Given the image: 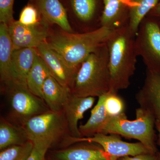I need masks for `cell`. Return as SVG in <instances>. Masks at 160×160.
Returning <instances> with one entry per match:
<instances>
[{
	"instance_id": "1",
	"label": "cell",
	"mask_w": 160,
	"mask_h": 160,
	"mask_svg": "<svg viewBox=\"0 0 160 160\" xmlns=\"http://www.w3.org/2000/svg\"><path fill=\"white\" fill-rule=\"evenodd\" d=\"M135 34L128 26L112 31L106 42L109 55V91L127 89L137 62Z\"/></svg>"
},
{
	"instance_id": "2",
	"label": "cell",
	"mask_w": 160,
	"mask_h": 160,
	"mask_svg": "<svg viewBox=\"0 0 160 160\" xmlns=\"http://www.w3.org/2000/svg\"><path fill=\"white\" fill-rule=\"evenodd\" d=\"M112 32L103 26L81 33L63 30L49 35L46 43L67 66L78 72L83 62L92 52L106 42Z\"/></svg>"
},
{
	"instance_id": "3",
	"label": "cell",
	"mask_w": 160,
	"mask_h": 160,
	"mask_svg": "<svg viewBox=\"0 0 160 160\" xmlns=\"http://www.w3.org/2000/svg\"><path fill=\"white\" fill-rule=\"evenodd\" d=\"M109 50L106 43L92 52L79 69L71 93L80 97H100L110 89Z\"/></svg>"
},
{
	"instance_id": "4",
	"label": "cell",
	"mask_w": 160,
	"mask_h": 160,
	"mask_svg": "<svg viewBox=\"0 0 160 160\" xmlns=\"http://www.w3.org/2000/svg\"><path fill=\"white\" fill-rule=\"evenodd\" d=\"M23 128L33 147L45 155L52 148L65 147L71 137L63 112L49 110L29 120Z\"/></svg>"
},
{
	"instance_id": "5",
	"label": "cell",
	"mask_w": 160,
	"mask_h": 160,
	"mask_svg": "<svg viewBox=\"0 0 160 160\" xmlns=\"http://www.w3.org/2000/svg\"><path fill=\"white\" fill-rule=\"evenodd\" d=\"M156 120L148 112L141 108L136 110V118L129 120L126 113L110 118L102 133L115 134L133 139L142 143L153 153H156L154 127Z\"/></svg>"
},
{
	"instance_id": "6",
	"label": "cell",
	"mask_w": 160,
	"mask_h": 160,
	"mask_svg": "<svg viewBox=\"0 0 160 160\" xmlns=\"http://www.w3.org/2000/svg\"><path fill=\"white\" fill-rule=\"evenodd\" d=\"M9 112L8 121L20 127L31 118L49 111L42 99L35 95L25 86L12 84L6 87Z\"/></svg>"
},
{
	"instance_id": "7",
	"label": "cell",
	"mask_w": 160,
	"mask_h": 160,
	"mask_svg": "<svg viewBox=\"0 0 160 160\" xmlns=\"http://www.w3.org/2000/svg\"><path fill=\"white\" fill-rule=\"evenodd\" d=\"M138 56L147 70L160 72V27L158 20L147 16L140 24L135 38Z\"/></svg>"
},
{
	"instance_id": "8",
	"label": "cell",
	"mask_w": 160,
	"mask_h": 160,
	"mask_svg": "<svg viewBox=\"0 0 160 160\" xmlns=\"http://www.w3.org/2000/svg\"><path fill=\"white\" fill-rule=\"evenodd\" d=\"M74 142H88L98 144L107 154L118 158L144 153H154L142 143L124 142L115 134L97 133L91 137L74 138Z\"/></svg>"
},
{
	"instance_id": "9",
	"label": "cell",
	"mask_w": 160,
	"mask_h": 160,
	"mask_svg": "<svg viewBox=\"0 0 160 160\" xmlns=\"http://www.w3.org/2000/svg\"><path fill=\"white\" fill-rule=\"evenodd\" d=\"M9 33L13 50L32 48L37 49L49 37V32L45 27L27 26L18 21H13L8 25Z\"/></svg>"
},
{
	"instance_id": "10",
	"label": "cell",
	"mask_w": 160,
	"mask_h": 160,
	"mask_svg": "<svg viewBox=\"0 0 160 160\" xmlns=\"http://www.w3.org/2000/svg\"><path fill=\"white\" fill-rule=\"evenodd\" d=\"M135 98L140 108L160 122V72L146 70L144 84Z\"/></svg>"
},
{
	"instance_id": "11",
	"label": "cell",
	"mask_w": 160,
	"mask_h": 160,
	"mask_svg": "<svg viewBox=\"0 0 160 160\" xmlns=\"http://www.w3.org/2000/svg\"><path fill=\"white\" fill-rule=\"evenodd\" d=\"M37 49L38 54L49 68L52 76L71 91L77 72L67 66L59 55L51 49L46 42L41 44Z\"/></svg>"
},
{
	"instance_id": "12",
	"label": "cell",
	"mask_w": 160,
	"mask_h": 160,
	"mask_svg": "<svg viewBox=\"0 0 160 160\" xmlns=\"http://www.w3.org/2000/svg\"><path fill=\"white\" fill-rule=\"evenodd\" d=\"M75 143L64 148L50 151L49 160H112L118 158L107 154L102 147L84 144Z\"/></svg>"
},
{
	"instance_id": "13",
	"label": "cell",
	"mask_w": 160,
	"mask_h": 160,
	"mask_svg": "<svg viewBox=\"0 0 160 160\" xmlns=\"http://www.w3.org/2000/svg\"><path fill=\"white\" fill-rule=\"evenodd\" d=\"M101 26L112 31L129 26V0H103Z\"/></svg>"
},
{
	"instance_id": "14",
	"label": "cell",
	"mask_w": 160,
	"mask_h": 160,
	"mask_svg": "<svg viewBox=\"0 0 160 160\" xmlns=\"http://www.w3.org/2000/svg\"><path fill=\"white\" fill-rule=\"evenodd\" d=\"M95 101L94 97H80L70 93L64 106L63 112L71 137L82 138L79 129L78 122L83 118L85 112L92 107Z\"/></svg>"
},
{
	"instance_id": "15",
	"label": "cell",
	"mask_w": 160,
	"mask_h": 160,
	"mask_svg": "<svg viewBox=\"0 0 160 160\" xmlns=\"http://www.w3.org/2000/svg\"><path fill=\"white\" fill-rule=\"evenodd\" d=\"M32 4L37 8L45 25L56 24L63 31L72 32L67 11L60 0H31Z\"/></svg>"
},
{
	"instance_id": "16",
	"label": "cell",
	"mask_w": 160,
	"mask_h": 160,
	"mask_svg": "<svg viewBox=\"0 0 160 160\" xmlns=\"http://www.w3.org/2000/svg\"><path fill=\"white\" fill-rule=\"evenodd\" d=\"M13 45L9 33L8 25H0V78L5 87L14 84L12 67Z\"/></svg>"
},
{
	"instance_id": "17",
	"label": "cell",
	"mask_w": 160,
	"mask_h": 160,
	"mask_svg": "<svg viewBox=\"0 0 160 160\" xmlns=\"http://www.w3.org/2000/svg\"><path fill=\"white\" fill-rule=\"evenodd\" d=\"M42 93V99L49 110L61 112L71 92L50 75L43 85Z\"/></svg>"
},
{
	"instance_id": "18",
	"label": "cell",
	"mask_w": 160,
	"mask_h": 160,
	"mask_svg": "<svg viewBox=\"0 0 160 160\" xmlns=\"http://www.w3.org/2000/svg\"><path fill=\"white\" fill-rule=\"evenodd\" d=\"M37 54V49L36 48H24L13 50L12 63L14 84L27 87V76Z\"/></svg>"
},
{
	"instance_id": "19",
	"label": "cell",
	"mask_w": 160,
	"mask_h": 160,
	"mask_svg": "<svg viewBox=\"0 0 160 160\" xmlns=\"http://www.w3.org/2000/svg\"><path fill=\"white\" fill-rule=\"evenodd\" d=\"M106 93L98 98L97 103L92 109L89 120L79 126L82 138L91 137L97 133H102L103 128L111 118L107 115L105 109Z\"/></svg>"
},
{
	"instance_id": "20",
	"label": "cell",
	"mask_w": 160,
	"mask_h": 160,
	"mask_svg": "<svg viewBox=\"0 0 160 160\" xmlns=\"http://www.w3.org/2000/svg\"><path fill=\"white\" fill-rule=\"evenodd\" d=\"M50 75L49 68L38 53L27 76V88L35 95L42 99L43 85Z\"/></svg>"
},
{
	"instance_id": "21",
	"label": "cell",
	"mask_w": 160,
	"mask_h": 160,
	"mask_svg": "<svg viewBox=\"0 0 160 160\" xmlns=\"http://www.w3.org/2000/svg\"><path fill=\"white\" fill-rule=\"evenodd\" d=\"M29 140L22 127L15 125L6 118L0 120V150L10 146L22 145Z\"/></svg>"
},
{
	"instance_id": "22",
	"label": "cell",
	"mask_w": 160,
	"mask_h": 160,
	"mask_svg": "<svg viewBox=\"0 0 160 160\" xmlns=\"http://www.w3.org/2000/svg\"><path fill=\"white\" fill-rule=\"evenodd\" d=\"M159 0H129V27L136 35L142 20L149 14Z\"/></svg>"
},
{
	"instance_id": "23",
	"label": "cell",
	"mask_w": 160,
	"mask_h": 160,
	"mask_svg": "<svg viewBox=\"0 0 160 160\" xmlns=\"http://www.w3.org/2000/svg\"><path fill=\"white\" fill-rule=\"evenodd\" d=\"M75 15L83 22H91L97 9V0H69Z\"/></svg>"
},
{
	"instance_id": "24",
	"label": "cell",
	"mask_w": 160,
	"mask_h": 160,
	"mask_svg": "<svg viewBox=\"0 0 160 160\" xmlns=\"http://www.w3.org/2000/svg\"><path fill=\"white\" fill-rule=\"evenodd\" d=\"M33 145L30 141L22 145L10 146L1 150L0 160H27Z\"/></svg>"
},
{
	"instance_id": "25",
	"label": "cell",
	"mask_w": 160,
	"mask_h": 160,
	"mask_svg": "<svg viewBox=\"0 0 160 160\" xmlns=\"http://www.w3.org/2000/svg\"><path fill=\"white\" fill-rule=\"evenodd\" d=\"M105 106L106 113L110 118L125 112V103L118 92L109 91L106 93Z\"/></svg>"
},
{
	"instance_id": "26",
	"label": "cell",
	"mask_w": 160,
	"mask_h": 160,
	"mask_svg": "<svg viewBox=\"0 0 160 160\" xmlns=\"http://www.w3.org/2000/svg\"><path fill=\"white\" fill-rule=\"evenodd\" d=\"M41 18L38 10L33 4H29L23 8L20 12L19 22L27 26L39 25Z\"/></svg>"
},
{
	"instance_id": "27",
	"label": "cell",
	"mask_w": 160,
	"mask_h": 160,
	"mask_svg": "<svg viewBox=\"0 0 160 160\" xmlns=\"http://www.w3.org/2000/svg\"><path fill=\"white\" fill-rule=\"evenodd\" d=\"M15 0H0V22L8 25L14 21L13 5Z\"/></svg>"
},
{
	"instance_id": "28",
	"label": "cell",
	"mask_w": 160,
	"mask_h": 160,
	"mask_svg": "<svg viewBox=\"0 0 160 160\" xmlns=\"http://www.w3.org/2000/svg\"><path fill=\"white\" fill-rule=\"evenodd\" d=\"M118 160H160V156H158L156 153H144L134 156H126L120 158Z\"/></svg>"
},
{
	"instance_id": "29",
	"label": "cell",
	"mask_w": 160,
	"mask_h": 160,
	"mask_svg": "<svg viewBox=\"0 0 160 160\" xmlns=\"http://www.w3.org/2000/svg\"><path fill=\"white\" fill-rule=\"evenodd\" d=\"M46 156L33 147L31 154L27 160H46Z\"/></svg>"
},
{
	"instance_id": "30",
	"label": "cell",
	"mask_w": 160,
	"mask_h": 160,
	"mask_svg": "<svg viewBox=\"0 0 160 160\" xmlns=\"http://www.w3.org/2000/svg\"><path fill=\"white\" fill-rule=\"evenodd\" d=\"M148 15L156 18L158 20H160V0L157 5L149 12Z\"/></svg>"
},
{
	"instance_id": "31",
	"label": "cell",
	"mask_w": 160,
	"mask_h": 160,
	"mask_svg": "<svg viewBox=\"0 0 160 160\" xmlns=\"http://www.w3.org/2000/svg\"><path fill=\"white\" fill-rule=\"evenodd\" d=\"M155 126L158 132V144L160 146V122L158 121H156Z\"/></svg>"
},
{
	"instance_id": "32",
	"label": "cell",
	"mask_w": 160,
	"mask_h": 160,
	"mask_svg": "<svg viewBox=\"0 0 160 160\" xmlns=\"http://www.w3.org/2000/svg\"><path fill=\"white\" fill-rule=\"evenodd\" d=\"M158 21H159V26H160V20H158Z\"/></svg>"
},
{
	"instance_id": "33",
	"label": "cell",
	"mask_w": 160,
	"mask_h": 160,
	"mask_svg": "<svg viewBox=\"0 0 160 160\" xmlns=\"http://www.w3.org/2000/svg\"><path fill=\"white\" fill-rule=\"evenodd\" d=\"M118 158H116L112 160H118Z\"/></svg>"
},
{
	"instance_id": "34",
	"label": "cell",
	"mask_w": 160,
	"mask_h": 160,
	"mask_svg": "<svg viewBox=\"0 0 160 160\" xmlns=\"http://www.w3.org/2000/svg\"></svg>"
}]
</instances>
